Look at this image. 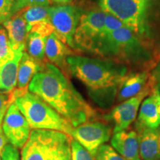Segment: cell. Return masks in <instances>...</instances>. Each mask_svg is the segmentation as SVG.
<instances>
[{"mask_svg":"<svg viewBox=\"0 0 160 160\" xmlns=\"http://www.w3.org/2000/svg\"><path fill=\"white\" fill-rule=\"evenodd\" d=\"M28 91L51 105L73 127L93 120L96 112L57 66L46 62L29 84Z\"/></svg>","mask_w":160,"mask_h":160,"instance_id":"1","label":"cell"},{"mask_svg":"<svg viewBox=\"0 0 160 160\" xmlns=\"http://www.w3.org/2000/svg\"><path fill=\"white\" fill-rule=\"evenodd\" d=\"M69 74L82 82L90 91L114 97L120 84L128 74L125 64L112 59H102L80 55L67 57Z\"/></svg>","mask_w":160,"mask_h":160,"instance_id":"2","label":"cell"},{"mask_svg":"<svg viewBox=\"0 0 160 160\" xmlns=\"http://www.w3.org/2000/svg\"><path fill=\"white\" fill-rule=\"evenodd\" d=\"M14 102L29 122L31 129L61 131L71 136L73 127L39 96L30 92L13 91Z\"/></svg>","mask_w":160,"mask_h":160,"instance_id":"3","label":"cell"},{"mask_svg":"<svg viewBox=\"0 0 160 160\" xmlns=\"http://www.w3.org/2000/svg\"><path fill=\"white\" fill-rule=\"evenodd\" d=\"M71 137L61 131L33 129L22 148L21 160H66L71 158Z\"/></svg>","mask_w":160,"mask_h":160,"instance_id":"4","label":"cell"},{"mask_svg":"<svg viewBox=\"0 0 160 160\" xmlns=\"http://www.w3.org/2000/svg\"><path fill=\"white\" fill-rule=\"evenodd\" d=\"M96 54L117 60L135 62L145 57L146 52L137 33L124 27L104 36Z\"/></svg>","mask_w":160,"mask_h":160,"instance_id":"5","label":"cell"},{"mask_svg":"<svg viewBox=\"0 0 160 160\" xmlns=\"http://www.w3.org/2000/svg\"><path fill=\"white\" fill-rule=\"evenodd\" d=\"M105 14L101 8L82 13L73 37L75 50L96 54L104 36Z\"/></svg>","mask_w":160,"mask_h":160,"instance_id":"6","label":"cell"},{"mask_svg":"<svg viewBox=\"0 0 160 160\" xmlns=\"http://www.w3.org/2000/svg\"><path fill=\"white\" fill-rule=\"evenodd\" d=\"M148 0H100V8L122 22L136 33L145 29Z\"/></svg>","mask_w":160,"mask_h":160,"instance_id":"7","label":"cell"},{"mask_svg":"<svg viewBox=\"0 0 160 160\" xmlns=\"http://www.w3.org/2000/svg\"><path fill=\"white\" fill-rule=\"evenodd\" d=\"M82 12L71 5L49 7V16L57 37L71 49H74L73 37Z\"/></svg>","mask_w":160,"mask_h":160,"instance_id":"8","label":"cell"},{"mask_svg":"<svg viewBox=\"0 0 160 160\" xmlns=\"http://www.w3.org/2000/svg\"><path fill=\"white\" fill-rule=\"evenodd\" d=\"M113 133L110 125L102 122L91 120L73 127L71 137L95 157L99 148L108 142Z\"/></svg>","mask_w":160,"mask_h":160,"instance_id":"9","label":"cell"},{"mask_svg":"<svg viewBox=\"0 0 160 160\" xmlns=\"http://www.w3.org/2000/svg\"><path fill=\"white\" fill-rule=\"evenodd\" d=\"M2 127L8 143L18 149L22 148L32 131L29 122L14 102L9 106Z\"/></svg>","mask_w":160,"mask_h":160,"instance_id":"10","label":"cell"},{"mask_svg":"<svg viewBox=\"0 0 160 160\" xmlns=\"http://www.w3.org/2000/svg\"><path fill=\"white\" fill-rule=\"evenodd\" d=\"M151 91L150 86L148 85L135 97L122 102L112 110L111 117L114 123L113 133L129 128L130 125L137 119L142 102L151 93Z\"/></svg>","mask_w":160,"mask_h":160,"instance_id":"11","label":"cell"},{"mask_svg":"<svg viewBox=\"0 0 160 160\" xmlns=\"http://www.w3.org/2000/svg\"><path fill=\"white\" fill-rule=\"evenodd\" d=\"M27 31L48 37L54 31L49 16V7H31L22 10Z\"/></svg>","mask_w":160,"mask_h":160,"instance_id":"12","label":"cell"},{"mask_svg":"<svg viewBox=\"0 0 160 160\" xmlns=\"http://www.w3.org/2000/svg\"><path fill=\"white\" fill-rule=\"evenodd\" d=\"M139 137V153L142 160H160V141L157 129H152L135 122Z\"/></svg>","mask_w":160,"mask_h":160,"instance_id":"13","label":"cell"},{"mask_svg":"<svg viewBox=\"0 0 160 160\" xmlns=\"http://www.w3.org/2000/svg\"><path fill=\"white\" fill-rule=\"evenodd\" d=\"M112 147L127 160H142L139 153V142L134 131H122L113 133L111 138Z\"/></svg>","mask_w":160,"mask_h":160,"instance_id":"14","label":"cell"},{"mask_svg":"<svg viewBox=\"0 0 160 160\" xmlns=\"http://www.w3.org/2000/svg\"><path fill=\"white\" fill-rule=\"evenodd\" d=\"M2 25L7 31L10 45L13 52L15 53L25 52L28 31L22 11L17 12Z\"/></svg>","mask_w":160,"mask_h":160,"instance_id":"15","label":"cell"},{"mask_svg":"<svg viewBox=\"0 0 160 160\" xmlns=\"http://www.w3.org/2000/svg\"><path fill=\"white\" fill-rule=\"evenodd\" d=\"M73 55L72 49L57 37L54 31L48 37L45 45V57L48 61L57 66L66 76L69 74L68 71L67 57Z\"/></svg>","mask_w":160,"mask_h":160,"instance_id":"16","label":"cell"},{"mask_svg":"<svg viewBox=\"0 0 160 160\" xmlns=\"http://www.w3.org/2000/svg\"><path fill=\"white\" fill-rule=\"evenodd\" d=\"M160 105V96L157 87L153 88L140 105L137 122L152 129L160 126V115L158 108Z\"/></svg>","mask_w":160,"mask_h":160,"instance_id":"17","label":"cell"},{"mask_svg":"<svg viewBox=\"0 0 160 160\" xmlns=\"http://www.w3.org/2000/svg\"><path fill=\"white\" fill-rule=\"evenodd\" d=\"M148 74L147 72L128 73L118 88L117 93L118 102L125 101L139 93L148 85Z\"/></svg>","mask_w":160,"mask_h":160,"instance_id":"18","label":"cell"},{"mask_svg":"<svg viewBox=\"0 0 160 160\" xmlns=\"http://www.w3.org/2000/svg\"><path fill=\"white\" fill-rule=\"evenodd\" d=\"M45 62H40L31 57L27 52H24L18 69L16 89L21 91H28L32 79L42 69Z\"/></svg>","mask_w":160,"mask_h":160,"instance_id":"19","label":"cell"},{"mask_svg":"<svg viewBox=\"0 0 160 160\" xmlns=\"http://www.w3.org/2000/svg\"><path fill=\"white\" fill-rule=\"evenodd\" d=\"M24 53V52H23ZM23 53H15L13 59L0 70V91L13 92L17 88L18 69Z\"/></svg>","mask_w":160,"mask_h":160,"instance_id":"20","label":"cell"},{"mask_svg":"<svg viewBox=\"0 0 160 160\" xmlns=\"http://www.w3.org/2000/svg\"><path fill=\"white\" fill-rule=\"evenodd\" d=\"M48 37L28 33L26 39V50L28 54L40 62H45V45Z\"/></svg>","mask_w":160,"mask_h":160,"instance_id":"21","label":"cell"},{"mask_svg":"<svg viewBox=\"0 0 160 160\" xmlns=\"http://www.w3.org/2000/svg\"><path fill=\"white\" fill-rule=\"evenodd\" d=\"M15 53L10 45L7 31L3 25H0V67L13 59Z\"/></svg>","mask_w":160,"mask_h":160,"instance_id":"22","label":"cell"},{"mask_svg":"<svg viewBox=\"0 0 160 160\" xmlns=\"http://www.w3.org/2000/svg\"><path fill=\"white\" fill-rule=\"evenodd\" d=\"M95 159L96 160H127L111 145L108 144L100 146L96 153Z\"/></svg>","mask_w":160,"mask_h":160,"instance_id":"23","label":"cell"},{"mask_svg":"<svg viewBox=\"0 0 160 160\" xmlns=\"http://www.w3.org/2000/svg\"><path fill=\"white\" fill-rule=\"evenodd\" d=\"M71 150V160H96L95 157H93L85 148L72 137Z\"/></svg>","mask_w":160,"mask_h":160,"instance_id":"24","label":"cell"},{"mask_svg":"<svg viewBox=\"0 0 160 160\" xmlns=\"http://www.w3.org/2000/svg\"><path fill=\"white\" fill-rule=\"evenodd\" d=\"M51 0H15L14 5L13 8V16L22 10L27 8L37 7H50Z\"/></svg>","mask_w":160,"mask_h":160,"instance_id":"25","label":"cell"},{"mask_svg":"<svg viewBox=\"0 0 160 160\" xmlns=\"http://www.w3.org/2000/svg\"><path fill=\"white\" fill-rule=\"evenodd\" d=\"M14 101L13 92L0 91V126L2 124L4 117L9 106Z\"/></svg>","mask_w":160,"mask_h":160,"instance_id":"26","label":"cell"},{"mask_svg":"<svg viewBox=\"0 0 160 160\" xmlns=\"http://www.w3.org/2000/svg\"><path fill=\"white\" fill-rule=\"evenodd\" d=\"M124 27H125V25L117 18L109 14V13H106L105 17V23H104V36Z\"/></svg>","mask_w":160,"mask_h":160,"instance_id":"27","label":"cell"},{"mask_svg":"<svg viewBox=\"0 0 160 160\" xmlns=\"http://www.w3.org/2000/svg\"><path fill=\"white\" fill-rule=\"evenodd\" d=\"M15 0H0V25L13 16V8Z\"/></svg>","mask_w":160,"mask_h":160,"instance_id":"28","label":"cell"},{"mask_svg":"<svg viewBox=\"0 0 160 160\" xmlns=\"http://www.w3.org/2000/svg\"><path fill=\"white\" fill-rule=\"evenodd\" d=\"M2 160H21L19 149L8 143L2 152Z\"/></svg>","mask_w":160,"mask_h":160,"instance_id":"29","label":"cell"},{"mask_svg":"<svg viewBox=\"0 0 160 160\" xmlns=\"http://www.w3.org/2000/svg\"><path fill=\"white\" fill-rule=\"evenodd\" d=\"M8 144V141L7 138H6L5 133L2 130V127L0 126V155L2 156V152L5 149V146Z\"/></svg>","mask_w":160,"mask_h":160,"instance_id":"30","label":"cell"},{"mask_svg":"<svg viewBox=\"0 0 160 160\" xmlns=\"http://www.w3.org/2000/svg\"><path fill=\"white\" fill-rule=\"evenodd\" d=\"M51 1L57 5H71L73 0H51Z\"/></svg>","mask_w":160,"mask_h":160,"instance_id":"31","label":"cell"},{"mask_svg":"<svg viewBox=\"0 0 160 160\" xmlns=\"http://www.w3.org/2000/svg\"><path fill=\"white\" fill-rule=\"evenodd\" d=\"M153 73H154V77L157 79V81H159L160 80V61L158 63L157 67L155 68L154 71H153Z\"/></svg>","mask_w":160,"mask_h":160,"instance_id":"32","label":"cell"},{"mask_svg":"<svg viewBox=\"0 0 160 160\" xmlns=\"http://www.w3.org/2000/svg\"><path fill=\"white\" fill-rule=\"evenodd\" d=\"M156 87H157V91H158V92H159V96H160V80L159 81H157V85H156Z\"/></svg>","mask_w":160,"mask_h":160,"instance_id":"33","label":"cell"},{"mask_svg":"<svg viewBox=\"0 0 160 160\" xmlns=\"http://www.w3.org/2000/svg\"><path fill=\"white\" fill-rule=\"evenodd\" d=\"M158 133H159V141H160V126L158 128Z\"/></svg>","mask_w":160,"mask_h":160,"instance_id":"34","label":"cell"},{"mask_svg":"<svg viewBox=\"0 0 160 160\" xmlns=\"http://www.w3.org/2000/svg\"><path fill=\"white\" fill-rule=\"evenodd\" d=\"M158 111H159V115H160V105L159 106V108H158Z\"/></svg>","mask_w":160,"mask_h":160,"instance_id":"35","label":"cell"},{"mask_svg":"<svg viewBox=\"0 0 160 160\" xmlns=\"http://www.w3.org/2000/svg\"><path fill=\"white\" fill-rule=\"evenodd\" d=\"M0 160H2V156L0 155Z\"/></svg>","mask_w":160,"mask_h":160,"instance_id":"36","label":"cell"},{"mask_svg":"<svg viewBox=\"0 0 160 160\" xmlns=\"http://www.w3.org/2000/svg\"><path fill=\"white\" fill-rule=\"evenodd\" d=\"M66 160H71V158H70V159H66Z\"/></svg>","mask_w":160,"mask_h":160,"instance_id":"37","label":"cell"},{"mask_svg":"<svg viewBox=\"0 0 160 160\" xmlns=\"http://www.w3.org/2000/svg\"><path fill=\"white\" fill-rule=\"evenodd\" d=\"M0 70H1V67H0Z\"/></svg>","mask_w":160,"mask_h":160,"instance_id":"38","label":"cell"}]
</instances>
